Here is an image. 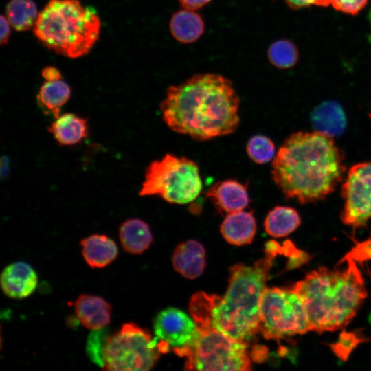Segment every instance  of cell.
<instances>
[{"label": "cell", "instance_id": "6da1fadb", "mask_svg": "<svg viewBox=\"0 0 371 371\" xmlns=\"http://www.w3.org/2000/svg\"><path fill=\"white\" fill-rule=\"evenodd\" d=\"M239 104L230 80L218 74L203 73L169 87L160 110L171 130L205 141L236 131Z\"/></svg>", "mask_w": 371, "mask_h": 371}, {"label": "cell", "instance_id": "7a4b0ae2", "mask_svg": "<svg viewBox=\"0 0 371 371\" xmlns=\"http://www.w3.org/2000/svg\"><path fill=\"white\" fill-rule=\"evenodd\" d=\"M344 153L333 137L299 131L282 144L271 164L272 179L288 199L315 203L330 194L346 172Z\"/></svg>", "mask_w": 371, "mask_h": 371}, {"label": "cell", "instance_id": "3957f363", "mask_svg": "<svg viewBox=\"0 0 371 371\" xmlns=\"http://www.w3.org/2000/svg\"><path fill=\"white\" fill-rule=\"evenodd\" d=\"M346 266L319 267L291 287L305 304L311 331L332 332L346 326L367 296L363 276L355 261L345 256Z\"/></svg>", "mask_w": 371, "mask_h": 371}, {"label": "cell", "instance_id": "277c9868", "mask_svg": "<svg viewBox=\"0 0 371 371\" xmlns=\"http://www.w3.org/2000/svg\"><path fill=\"white\" fill-rule=\"evenodd\" d=\"M284 247L275 240L265 244V257L252 265L237 264L230 268L229 286L223 297L217 295L212 324L218 330L247 342L260 332V309L265 282L278 255Z\"/></svg>", "mask_w": 371, "mask_h": 371}, {"label": "cell", "instance_id": "5b68a950", "mask_svg": "<svg viewBox=\"0 0 371 371\" xmlns=\"http://www.w3.org/2000/svg\"><path fill=\"white\" fill-rule=\"evenodd\" d=\"M101 21L96 10L78 0H50L34 26L48 49L70 58L86 55L99 39Z\"/></svg>", "mask_w": 371, "mask_h": 371}, {"label": "cell", "instance_id": "8992f818", "mask_svg": "<svg viewBox=\"0 0 371 371\" xmlns=\"http://www.w3.org/2000/svg\"><path fill=\"white\" fill-rule=\"evenodd\" d=\"M216 295L201 291L194 294L189 305L199 335L192 346L177 355L185 359L188 370H249L251 361L247 342L231 338L212 324V308Z\"/></svg>", "mask_w": 371, "mask_h": 371}, {"label": "cell", "instance_id": "52a82bcc", "mask_svg": "<svg viewBox=\"0 0 371 371\" xmlns=\"http://www.w3.org/2000/svg\"><path fill=\"white\" fill-rule=\"evenodd\" d=\"M202 189L196 163L168 153L148 165L139 194L159 196L170 203L183 205L194 201Z\"/></svg>", "mask_w": 371, "mask_h": 371}, {"label": "cell", "instance_id": "ba28073f", "mask_svg": "<svg viewBox=\"0 0 371 371\" xmlns=\"http://www.w3.org/2000/svg\"><path fill=\"white\" fill-rule=\"evenodd\" d=\"M259 329L266 339L274 340L311 331L306 308L299 293L291 286L266 287L260 301Z\"/></svg>", "mask_w": 371, "mask_h": 371}, {"label": "cell", "instance_id": "9c48e42d", "mask_svg": "<svg viewBox=\"0 0 371 371\" xmlns=\"http://www.w3.org/2000/svg\"><path fill=\"white\" fill-rule=\"evenodd\" d=\"M160 352L150 333L135 323L124 324L106 337L103 367L111 371H146L158 360Z\"/></svg>", "mask_w": 371, "mask_h": 371}, {"label": "cell", "instance_id": "30bf717a", "mask_svg": "<svg viewBox=\"0 0 371 371\" xmlns=\"http://www.w3.org/2000/svg\"><path fill=\"white\" fill-rule=\"evenodd\" d=\"M341 196V222L354 229L366 227L371 218V161L356 164L349 169Z\"/></svg>", "mask_w": 371, "mask_h": 371}, {"label": "cell", "instance_id": "8fae6325", "mask_svg": "<svg viewBox=\"0 0 371 371\" xmlns=\"http://www.w3.org/2000/svg\"><path fill=\"white\" fill-rule=\"evenodd\" d=\"M155 340L161 354L177 355L195 343L199 331L193 318L175 308L159 312L154 319Z\"/></svg>", "mask_w": 371, "mask_h": 371}, {"label": "cell", "instance_id": "7c38bea8", "mask_svg": "<svg viewBox=\"0 0 371 371\" xmlns=\"http://www.w3.org/2000/svg\"><path fill=\"white\" fill-rule=\"evenodd\" d=\"M1 287L5 295L12 299H23L36 290L38 276L34 269L24 262L10 264L0 277Z\"/></svg>", "mask_w": 371, "mask_h": 371}, {"label": "cell", "instance_id": "4fadbf2b", "mask_svg": "<svg viewBox=\"0 0 371 371\" xmlns=\"http://www.w3.org/2000/svg\"><path fill=\"white\" fill-rule=\"evenodd\" d=\"M205 194L218 211L227 214L244 210L250 203L247 185L234 179L216 183Z\"/></svg>", "mask_w": 371, "mask_h": 371}, {"label": "cell", "instance_id": "5bb4252c", "mask_svg": "<svg viewBox=\"0 0 371 371\" xmlns=\"http://www.w3.org/2000/svg\"><path fill=\"white\" fill-rule=\"evenodd\" d=\"M74 306L77 318L87 329H102L111 321V306L100 296L80 295L74 302Z\"/></svg>", "mask_w": 371, "mask_h": 371}, {"label": "cell", "instance_id": "9a60e30c", "mask_svg": "<svg viewBox=\"0 0 371 371\" xmlns=\"http://www.w3.org/2000/svg\"><path fill=\"white\" fill-rule=\"evenodd\" d=\"M176 271L188 279H195L203 272L205 265V250L201 243L189 240L175 248L172 257Z\"/></svg>", "mask_w": 371, "mask_h": 371}, {"label": "cell", "instance_id": "2e32d148", "mask_svg": "<svg viewBox=\"0 0 371 371\" xmlns=\"http://www.w3.org/2000/svg\"><path fill=\"white\" fill-rule=\"evenodd\" d=\"M220 231L229 244L237 246L250 244L256 232L254 211L242 210L227 214L221 224Z\"/></svg>", "mask_w": 371, "mask_h": 371}, {"label": "cell", "instance_id": "e0dca14e", "mask_svg": "<svg viewBox=\"0 0 371 371\" xmlns=\"http://www.w3.org/2000/svg\"><path fill=\"white\" fill-rule=\"evenodd\" d=\"M47 130L61 146L78 144L89 134L87 120L73 113L60 115Z\"/></svg>", "mask_w": 371, "mask_h": 371}, {"label": "cell", "instance_id": "ac0fdd59", "mask_svg": "<svg viewBox=\"0 0 371 371\" xmlns=\"http://www.w3.org/2000/svg\"><path fill=\"white\" fill-rule=\"evenodd\" d=\"M80 244L84 260L91 268L105 267L118 255L117 245L106 235L91 234L82 239Z\"/></svg>", "mask_w": 371, "mask_h": 371}, {"label": "cell", "instance_id": "d6986e66", "mask_svg": "<svg viewBox=\"0 0 371 371\" xmlns=\"http://www.w3.org/2000/svg\"><path fill=\"white\" fill-rule=\"evenodd\" d=\"M315 131L330 137L341 135L346 126V117L341 105L334 101L320 103L311 114Z\"/></svg>", "mask_w": 371, "mask_h": 371}, {"label": "cell", "instance_id": "ffe728a7", "mask_svg": "<svg viewBox=\"0 0 371 371\" xmlns=\"http://www.w3.org/2000/svg\"><path fill=\"white\" fill-rule=\"evenodd\" d=\"M169 27L176 41L190 44L196 41L203 35L205 24L201 16L196 11L183 9L172 14Z\"/></svg>", "mask_w": 371, "mask_h": 371}, {"label": "cell", "instance_id": "44dd1931", "mask_svg": "<svg viewBox=\"0 0 371 371\" xmlns=\"http://www.w3.org/2000/svg\"><path fill=\"white\" fill-rule=\"evenodd\" d=\"M119 238L123 249L133 254L144 252L153 240L148 223L139 218L125 221L120 227Z\"/></svg>", "mask_w": 371, "mask_h": 371}, {"label": "cell", "instance_id": "7402d4cb", "mask_svg": "<svg viewBox=\"0 0 371 371\" xmlns=\"http://www.w3.org/2000/svg\"><path fill=\"white\" fill-rule=\"evenodd\" d=\"M300 223V216L296 210L288 206H276L267 214L264 227L269 236L282 238L293 232Z\"/></svg>", "mask_w": 371, "mask_h": 371}, {"label": "cell", "instance_id": "603a6c76", "mask_svg": "<svg viewBox=\"0 0 371 371\" xmlns=\"http://www.w3.org/2000/svg\"><path fill=\"white\" fill-rule=\"evenodd\" d=\"M70 96L71 89L65 81H46L39 89L37 100L45 113L52 114L56 118Z\"/></svg>", "mask_w": 371, "mask_h": 371}, {"label": "cell", "instance_id": "cb8c5ba5", "mask_svg": "<svg viewBox=\"0 0 371 371\" xmlns=\"http://www.w3.org/2000/svg\"><path fill=\"white\" fill-rule=\"evenodd\" d=\"M38 16L36 5L32 0H10L6 7V17L17 31L34 27Z\"/></svg>", "mask_w": 371, "mask_h": 371}, {"label": "cell", "instance_id": "d4e9b609", "mask_svg": "<svg viewBox=\"0 0 371 371\" xmlns=\"http://www.w3.org/2000/svg\"><path fill=\"white\" fill-rule=\"evenodd\" d=\"M267 58L274 67L282 69H289L297 63L299 51L292 41L280 39L270 45L267 49Z\"/></svg>", "mask_w": 371, "mask_h": 371}, {"label": "cell", "instance_id": "484cf974", "mask_svg": "<svg viewBox=\"0 0 371 371\" xmlns=\"http://www.w3.org/2000/svg\"><path fill=\"white\" fill-rule=\"evenodd\" d=\"M248 157L258 164H267L273 159L276 155L275 145L267 136L256 135L252 136L246 146Z\"/></svg>", "mask_w": 371, "mask_h": 371}, {"label": "cell", "instance_id": "4316f807", "mask_svg": "<svg viewBox=\"0 0 371 371\" xmlns=\"http://www.w3.org/2000/svg\"><path fill=\"white\" fill-rule=\"evenodd\" d=\"M367 341L368 339H362L356 333L343 331L340 333L337 341L329 346L339 359L346 361L358 344Z\"/></svg>", "mask_w": 371, "mask_h": 371}, {"label": "cell", "instance_id": "83f0119b", "mask_svg": "<svg viewBox=\"0 0 371 371\" xmlns=\"http://www.w3.org/2000/svg\"><path fill=\"white\" fill-rule=\"evenodd\" d=\"M88 338L87 352L93 361L103 367V350L106 338H100L101 329L93 330Z\"/></svg>", "mask_w": 371, "mask_h": 371}, {"label": "cell", "instance_id": "f1b7e54d", "mask_svg": "<svg viewBox=\"0 0 371 371\" xmlns=\"http://www.w3.org/2000/svg\"><path fill=\"white\" fill-rule=\"evenodd\" d=\"M368 0H330L336 10L344 14L355 15L365 8Z\"/></svg>", "mask_w": 371, "mask_h": 371}, {"label": "cell", "instance_id": "f546056e", "mask_svg": "<svg viewBox=\"0 0 371 371\" xmlns=\"http://www.w3.org/2000/svg\"><path fill=\"white\" fill-rule=\"evenodd\" d=\"M286 256L289 258L286 264L289 270L300 267L308 262L311 258L307 253L297 249L291 241L288 244Z\"/></svg>", "mask_w": 371, "mask_h": 371}, {"label": "cell", "instance_id": "4dcf8cb0", "mask_svg": "<svg viewBox=\"0 0 371 371\" xmlns=\"http://www.w3.org/2000/svg\"><path fill=\"white\" fill-rule=\"evenodd\" d=\"M355 262H363L371 260V239L357 243L355 247L346 254Z\"/></svg>", "mask_w": 371, "mask_h": 371}, {"label": "cell", "instance_id": "1f68e13d", "mask_svg": "<svg viewBox=\"0 0 371 371\" xmlns=\"http://www.w3.org/2000/svg\"><path fill=\"white\" fill-rule=\"evenodd\" d=\"M288 6L291 9H300L311 5L327 7L330 4V0H285Z\"/></svg>", "mask_w": 371, "mask_h": 371}, {"label": "cell", "instance_id": "d6a6232c", "mask_svg": "<svg viewBox=\"0 0 371 371\" xmlns=\"http://www.w3.org/2000/svg\"><path fill=\"white\" fill-rule=\"evenodd\" d=\"M178 1L183 9L196 11L207 5L211 0H178Z\"/></svg>", "mask_w": 371, "mask_h": 371}, {"label": "cell", "instance_id": "836d02e7", "mask_svg": "<svg viewBox=\"0 0 371 371\" xmlns=\"http://www.w3.org/2000/svg\"><path fill=\"white\" fill-rule=\"evenodd\" d=\"M1 23V38L0 43L1 45H6L8 43L10 35V23L8 21L6 16L1 15L0 19Z\"/></svg>", "mask_w": 371, "mask_h": 371}, {"label": "cell", "instance_id": "e575fe53", "mask_svg": "<svg viewBox=\"0 0 371 371\" xmlns=\"http://www.w3.org/2000/svg\"><path fill=\"white\" fill-rule=\"evenodd\" d=\"M41 76L46 81H56L62 79L60 71L53 66L44 67L41 71Z\"/></svg>", "mask_w": 371, "mask_h": 371}, {"label": "cell", "instance_id": "d590c367", "mask_svg": "<svg viewBox=\"0 0 371 371\" xmlns=\"http://www.w3.org/2000/svg\"><path fill=\"white\" fill-rule=\"evenodd\" d=\"M368 20L371 25V8L370 10L369 14H368Z\"/></svg>", "mask_w": 371, "mask_h": 371}]
</instances>
